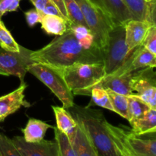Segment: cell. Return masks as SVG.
<instances>
[{"label":"cell","mask_w":156,"mask_h":156,"mask_svg":"<svg viewBox=\"0 0 156 156\" xmlns=\"http://www.w3.org/2000/svg\"><path fill=\"white\" fill-rule=\"evenodd\" d=\"M33 62H40L61 69L77 62H103L101 50H85L69 29L56 36L50 44L30 55Z\"/></svg>","instance_id":"obj_1"},{"label":"cell","mask_w":156,"mask_h":156,"mask_svg":"<svg viewBox=\"0 0 156 156\" xmlns=\"http://www.w3.org/2000/svg\"><path fill=\"white\" fill-rule=\"evenodd\" d=\"M89 139L98 156H122L108 128L103 112L74 105L67 109Z\"/></svg>","instance_id":"obj_2"},{"label":"cell","mask_w":156,"mask_h":156,"mask_svg":"<svg viewBox=\"0 0 156 156\" xmlns=\"http://www.w3.org/2000/svg\"><path fill=\"white\" fill-rule=\"evenodd\" d=\"M58 70L73 94L79 95L90 96L91 89L106 76L103 62H77Z\"/></svg>","instance_id":"obj_3"},{"label":"cell","mask_w":156,"mask_h":156,"mask_svg":"<svg viewBox=\"0 0 156 156\" xmlns=\"http://www.w3.org/2000/svg\"><path fill=\"white\" fill-rule=\"evenodd\" d=\"M108 128L122 156H156V139L143 138L125 127L116 126L108 122Z\"/></svg>","instance_id":"obj_4"},{"label":"cell","mask_w":156,"mask_h":156,"mask_svg":"<svg viewBox=\"0 0 156 156\" xmlns=\"http://www.w3.org/2000/svg\"><path fill=\"white\" fill-rule=\"evenodd\" d=\"M132 51L128 49L125 41L124 24L114 25L108 33L101 50L106 76L115 73L124 63Z\"/></svg>","instance_id":"obj_5"},{"label":"cell","mask_w":156,"mask_h":156,"mask_svg":"<svg viewBox=\"0 0 156 156\" xmlns=\"http://www.w3.org/2000/svg\"><path fill=\"white\" fill-rule=\"evenodd\" d=\"M27 72L42 82L62 102L65 109L74 105V97L60 72L51 66L34 62L27 66Z\"/></svg>","instance_id":"obj_6"},{"label":"cell","mask_w":156,"mask_h":156,"mask_svg":"<svg viewBox=\"0 0 156 156\" xmlns=\"http://www.w3.org/2000/svg\"><path fill=\"white\" fill-rule=\"evenodd\" d=\"M83 15L86 25L92 31L98 47L102 50L108 34L114 24L98 8L88 0H76Z\"/></svg>","instance_id":"obj_7"},{"label":"cell","mask_w":156,"mask_h":156,"mask_svg":"<svg viewBox=\"0 0 156 156\" xmlns=\"http://www.w3.org/2000/svg\"><path fill=\"white\" fill-rule=\"evenodd\" d=\"M31 50L20 46L18 52L8 51L0 47V69L8 76H15L24 82L27 66L33 61L30 59Z\"/></svg>","instance_id":"obj_8"},{"label":"cell","mask_w":156,"mask_h":156,"mask_svg":"<svg viewBox=\"0 0 156 156\" xmlns=\"http://www.w3.org/2000/svg\"><path fill=\"white\" fill-rule=\"evenodd\" d=\"M155 76L153 68L134 71L131 83L132 94L137 96L151 108H156Z\"/></svg>","instance_id":"obj_9"},{"label":"cell","mask_w":156,"mask_h":156,"mask_svg":"<svg viewBox=\"0 0 156 156\" xmlns=\"http://www.w3.org/2000/svg\"><path fill=\"white\" fill-rule=\"evenodd\" d=\"M22 156H60L57 142L41 140L38 143H27L22 136L11 139Z\"/></svg>","instance_id":"obj_10"},{"label":"cell","mask_w":156,"mask_h":156,"mask_svg":"<svg viewBox=\"0 0 156 156\" xmlns=\"http://www.w3.org/2000/svg\"><path fill=\"white\" fill-rule=\"evenodd\" d=\"M156 56L143 46H140L132 51L124 63L112 74L122 75L145 68H155Z\"/></svg>","instance_id":"obj_11"},{"label":"cell","mask_w":156,"mask_h":156,"mask_svg":"<svg viewBox=\"0 0 156 156\" xmlns=\"http://www.w3.org/2000/svg\"><path fill=\"white\" fill-rule=\"evenodd\" d=\"M98 8L114 25L125 24L133 19L132 15L123 0H88Z\"/></svg>","instance_id":"obj_12"},{"label":"cell","mask_w":156,"mask_h":156,"mask_svg":"<svg viewBox=\"0 0 156 156\" xmlns=\"http://www.w3.org/2000/svg\"><path fill=\"white\" fill-rule=\"evenodd\" d=\"M27 87L24 82L12 92L0 97V122H2L8 116L14 114L22 107L28 108L29 102L24 99V91Z\"/></svg>","instance_id":"obj_13"},{"label":"cell","mask_w":156,"mask_h":156,"mask_svg":"<svg viewBox=\"0 0 156 156\" xmlns=\"http://www.w3.org/2000/svg\"><path fill=\"white\" fill-rule=\"evenodd\" d=\"M151 26L152 25L146 21L131 19L126 22L125 41L130 51L142 45Z\"/></svg>","instance_id":"obj_14"},{"label":"cell","mask_w":156,"mask_h":156,"mask_svg":"<svg viewBox=\"0 0 156 156\" xmlns=\"http://www.w3.org/2000/svg\"><path fill=\"white\" fill-rule=\"evenodd\" d=\"M133 73L134 72L122 75H107L97 85L123 95H132L131 83Z\"/></svg>","instance_id":"obj_15"},{"label":"cell","mask_w":156,"mask_h":156,"mask_svg":"<svg viewBox=\"0 0 156 156\" xmlns=\"http://www.w3.org/2000/svg\"><path fill=\"white\" fill-rule=\"evenodd\" d=\"M69 140L76 156H98L89 139L78 123L76 131L70 137Z\"/></svg>","instance_id":"obj_16"},{"label":"cell","mask_w":156,"mask_h":156,"mask_svg":"<svg viewBox=\"0 0 156 156\" xmlns=\"http://www.w3.org/2000/svg\"><path fill=\"white\" fill-rule=\"evenodd\" d=\"M133 133L136 135H147L156 133V110L150 108L140 118L130 123Z\"/></svg>","instance_id":"obj_17"},{"label":"cell","mask_w":156,"mask_h":156,"mask_svg":"<svg viewBox=\"0 0 156 156\" xmlns=\"http://www.w3.org/2000/svg\"><path fill=\"white\" fill-rule=\"evenodd\" d=\"M68 29L71 30L78 42L85 50H101L96 44L92 31L87 26L68 22Z\"/></svg>","instance_id":"obj_18"},{"label":"cell","mask_w":156,"mask_h":156,"mask_svg":"<svg viewBox=\"0 0 156 156\" xmlns=\"http://www.w3.org/2000/svg\"><path fill=\"white\" fill-rule=\"evenodd\" d=\"M53 126L42 120L30 118L26 126L21 131L24 133V140L27 143H38L44 140L47 129Z\"/></svg>","instance_id":"obj_19"},{"label":"cell","mask_w":156,"mask_h":156,"mask_svg":"<svg viewBox=\"0 0 156 156\" xmlns=\"http://www.w3.org/2000/svg\"><path fill=\"white\" fill-rule=\"evenodd\" d=\"M52 108L56 117V128L69 139L76 131L77 123L69 112L63 107L53 106Z\"/></svg>","instance_id":"obj_20"},{"label":"cell","mask_w":156,"mask_h":156,"mask_svg":"<svg viewBox=\"0 0 156 156\" xmlns=\"http://www.w3.org/2000/svg\"><path fill=\"white\" fill-rule=\"evenodd\" d=\"M41 24L43 30L50 35L59 36L68 29V21L62 17L56 15H44L42 13Z\"/></svg>","instance_id":"obj_21"},{"label":"cell","mask_w":156,"mask_h":156,"mask_svg":"<svg viewBox=\"0 0 156 156\" xmlns=\"http://www.w3.org/2000/svg\"><path fill=\"white\" fill-rule=\"evenodd\" d=\"M150 107L137 96H128V121L129 123L140 118L146 111L150 109Z\"/></svg>","instance_id":"obj_22"},{"label":"cell","mask_w":156,"mask_h":156,"mask_svg":"<svg viewBox=\"0 0 156 156\" xmlns=\"http://www.w3.org/2000/svg\"><path fill=\"white\" fill-rule=\"evenodd\" d=\"M90 96L91 97V100L87 107L91 108V107L97 105V106L101 107L105 109L114 111L106 89L99 86V85H95L91 89Z\"/></svg>","instance_id":"obj_23"},{"label":"cell","mask_w":156,"mask_h":156,"mask_svg":"<svg viewBox=\"0 0 156 156\" xmlns=\"http://www.w3.org/2000/svg\"><path fill=\"white\" fill-rule=\"evenodd\" d=\"M107 92L109 96L114 112L128 120V96L118 94L108 89H107Z\"/></svg>","instance_id":"obj_24"},{"label":"cell","mask_w":156,"mask_h":156,"mask_svg":"<svg viewBox=\"0 0 156 156\" xmlns=\"http://www.w3.org/2000/svg\"><path fill=\"white\" fill-rule=\"evenodd\" d=\"M132 15L133 19L145 21L149 2L145 0H123Z\"/></svg>","instance_id":"obj_25"},{"label":"cell","mask_w":156,"mask_h":156,"mask_svg":"<svg viewBox=\"0 0 156 156\" xmlns=\"http://www.w3.org/2000/svg\"><path fill=\"white\" fill-rule=\"evenodd\" d=\"M62 1L66 10L69 21L73 24H83L87 26L80 7L76 0H62Z\"/></svg>","instance_id":"obj_26"},{"label":"cell","mask_w":156,"mask_h":156,"mask_svg":"<svg viewBox=\"0 0 156 156\" xmlns=\"http://www.w3.org/2000/svg\"><path fill=\"white\" fill-rule=\"evenodd\" d=\"M0 47L8 51L18 52L20 45L15 41L12 34L0 20Z\"/></svg>","instance_id":"obj_27"},{"label":"cell","mask_w":156,"mask_h":156,"mask_svg":"<svg viewBox=\"0 0 156 156\" xmlns=\"http://www.w3.org/2000/svg\"><path fill=\"white\" fill-rule=\"evenodd\" d=\"M53 129H54L55 140L59 146L60 156H76L69 137L56 127H53Z\"/></svg>","instance_id":"obj_28"},{"label":"cell","mask_w":156,"mask_h":156,"mask_svg":"<svg viewBox=\"0 0 156 156\" xmlns=\"http://www.w3.org/2000/svg\"><path fill=\"white\" fill-rule=\"evenodd\" d=\"M0 156H22L12 140L0 133Z\"/></svg>","instance_id":"obj_29"},{"label":"cell","mask_w":156,"mask_h":156,"mask_svg":"<svg viewBox=\"0 0 156 156\" xmlns=\"http://www.w3.org/2000/svg\"><path fill=\"white\" fill-rule=\"evenodd\" d=\"M142 46L156 55V25L151 26Z\"/></svg>","instance_id":"obj_30"},{"label":"cell","mask_w":156,"mask_h":156,"mask_svg":"<svg viewBox=\"0 0 156 156\" xmlns=\"http://www.w3.org/2000/svg\"><path fill=\"white\" fill-rule=\"evenodd\" d=\"M21 1V0H0V20L7 12L18 10Z\"/></svg>","instance_id":"obj_31"},{"label":"cell","mask_w":156,"mask_h":156,"mask_svg":"<svg viewBox=\"0 0 156 156\" xmlns=\"http://www.w3.org/2000/svg\"><path fill=\"white\" fill-rule=\"evenodd\" d=\"M24 15H25L26 21H27V24L30 27H34L35 24L41 23V18H42V13L37 10L36 9H33L29 11H27L24 13Z\"/></svg>","instance_id":"obj_32"},{"label":"cell","mask_w":156,"mask_h":156,"mask_svg":"<svg viewBox=\"0 0 156 156\" xmlns=\"http://www.w3.org/2000/svg\"><path fill=\"white\" fill-rule=\"evenodd\" d=\"M156 0L149 2L147 12H146L145 21L149 22L151 25H156Z\"/></svg>","instance_id":"obj_33"},{"label":"cell","mask_w":156,"mask_h":156,"mask_svg":"<svg viewBox=\"0 0 156 156\" xmlns=\"http://www.w3.org/2000/svg\"><path fill=\"white\" fill-rule=\"evenodd\" d=\"M42 13L44 14V15H56V16H59V17H62V18H64V16L62 15V13H61L60 11L59 10V9L57 8V6H56V5H55L54 3L51 1V0H50V1H49L48 3H47V4L45 5V7L44 8V9H43V11H42Z\"/></svg>","instance_id":"obj_34"},{"label":"cell","mask_w":156,"mask_h":156,"mask_svg":"<svg viewBox=\"0 0 156 156\" xmlns=\"http://www.w3.org/2000/svg\"><path fill=\"white\" fill-rule=\"evenodd\" d=\"M56 6L59 9V10L60 11V12L62 13V15H63L64 18L66 19L67 21H69L68 17H67V13H66V10L65 5H64V3L62 0H51Z\"/></svg>","instance_id":"obj_35"},{"label":"cell","mask_w":156,"mask_h":156,"mask_svg":"<svg viewBox=\"0 0 156 156\" xmlns=\"http://www.w3.org/2000/svg\"><path fill=\"white\" fill-rule=\"evenodd\" d=\"M49 1H50V0H30V2L34 5L35 9L41 12H42L43 9L45 7L46 5L48 3Z\"/></svg>","instance_id":"obj_36"},{"label":"cell","mask_w":156,"mask_h":156,"mask_svg":"<svg viewBox=\"0 0 156 156\" xmlns=\"http://www.w3.org/2000/svg\"><path fill=\"white\" fill-rule=\"evenodd\" d=\"M0 75H2V76H9L4 71H3V70H2L1 69H0Z\"/></svg>","instance_id":"obj_37"},{"label":"cell","mask_w":156,"mask_h":156,"mask_svg":"<svg viewBox=\"0 0 156 156\" xmlns=\"http://www.w3.org/2000/svg\"><path fill=\"white\" fill-rule=\"evenodd\" d=\"M145 1H146V2H151V1H152V0H145Z\"/></svg>","instance_id":"obj_38"}]
</instances>
